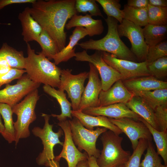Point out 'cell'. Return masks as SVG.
Returning a JSON list of instances; mask_svg holds the SVG:
<instances>
[{"label": "cell", "instance_id": "1", "mask_svg": "<svg viewBox=\"0 0 167 167\" xmlns=\"http://www.w3.org/2000/svg\"><path fill=\"white\" fill-rule=\"evenodd\" d=\"M75 1L38 0L31 7H28L31 16L54 40L59 51L66 46V22L77 13Z\"/></svg>", "mask_w": 167, "mask_h": 167}, {"label": "cell", "instance_id": "2", "mask_svg": "<svg viewBox=\"0 0 167 167\" xmlns=\"http://www.w3.org/2000/svg\"><path fill=\"white\" fill-rule=\"evenodd\" d=\"M27 51L24 69L29 78L35 83L59 88L62 69L41 52L36 54L28 43Z\"/></svg>", "mask_w": 167, "mask_h": 167}, {"label": "cell", "instance_id": "3", "mask_svg": "<svg viewBox=\"0 0 167 167\" xmlns=\"http://www.w3.org/2000/svg\"><path fill=\"white\" fill-rule=\"evenodd\" d=\"M105 20L107 25L108 32L104 37L98 40L90 39L77 45L86 50L105 52L118 58L136 62V58L118 35L117 28L118 21L108 16L105 19Z\"/></svg>", "mask_w": 167, "mask_h": 167}, {"label": "cell", "instance_id": "4", "mask_svg": "<svg viewBox=\"0 0 167 167\" xmlns=\"http://www.w3.org/2000/svg\"><path fill=\"white\" fill-rule=\"evenodd\" d=\"M109 130L102 134L101 140L103 149L96 159L100 167H115L125 165L131 155L129 151L124 150L122 146L123 138Z\"/></svg>", "mask_w": 167, "mask_h": 167}, {"label": "cell", "instance_id": "5", "mask_svg": "<svg viewBox=\"0 0 167 167\" xmlns=\"http://www.w3.org/2000/svg\"><path fill=\"white\" fill-rule=\"evenodd\" d=\"M40 96L38 89H36L27 95L20 102L11 107L13 113L17 116V120L14 122L16 146L20 139L30 136L29 126L36 119L35 109Z\"/></svg>", "mask_w": 167, "mask_h": 167}, {"label": "cell", "instance_id": "6", "mask_svg": "<svg viewBox=\"0 0 167 167\" xmlns=\"http://www.w3.org/2000/svg\"><path fill=\"white\" fill-rule=\"evenodd\" d=\"M41 116L45 120L43 128L35 127L32 130V132L35 136L41 139L43 146L42 152L36 158V163L39 165H44L47 166L49 161L55 159L54 152V146L57 144L62 146L63 145V143L59 140V138L63 135V131L60 128L58 132H54L53 130V125L49 123L51 115L42 113Z\"/></svg>", "mask_w": 167, "mask_h": 167}, {"label": "cell", "instance_id": "7", "mask_svg": "<svg viewBox=\"0 0 167 167\" xmlns=\"http://www.w3.org/2000/svg\"><path fill=\"white\" fill-rule=\"evenodd\" d=\"M73 141L80 151L84 150L88 157L93 156L97 159L101 151L97 148L96 143L99 136L108 129L97 127L95 130H90L85 128L76 118L73 117L69 120Z\"/></svg>", "mask_w": 167, "mask_h": 167}, {"label": "cell", "instance_id": "8", "mask_svg": "<svg viewBox=\"0 0 167 167\" xmlns=\"http://www.w3.org/2000/svg\"><path fill=\"white\" fill-rule=\"evenodd\" d=\"M102 55L105 62L120 74L122 81L151 75L146 61L137 62L120 59L112 54L104 51H102Z\"/></svg>", "mask_w": 167, "mask_h": 167}, {"label": "cell", "instance_id": "9", "mask_svg": "<svg viewBox=\"0 0 167 167\" xmlns=\"http://www.w3.org/2000/svg\"><path fill=\"white\" fill-rule=\"evenodd\" d=\"M75 57L76 61L88 62L95 67L101 78L103 91H106L115 82L121 79L120 74L104 61L101 51H96L93 54L89 55L84 50L75 53Z\"/></svg>", "mask_w": 167, "mask_h": 167}, {"label": "cell", "instance_id": "10", "mask_svg": "<svg viewBox=\"0 0 167 167\" xmlns=\"http://www.w3.org/2000/svg\"><path fill=\"white\" fill-rule=\"evenodd\" d=\"M72 70H62L60 84L59 89L66 91L71 101L73 110L78 111L82 94L84 89V83L88 78L89 72L84 71L77 75H73Z\"/></svg>", "mask_w": 167, "mask_h": 167}, {"label": "cell", "instance_id": "11", "mask_svg": "<svg viewBox=\"0 0 167 167\" xmlns=\"http://www.w3.org/2000/svg\"><path fill=\"white\" fill-rule=\"evenodd\" d=\"M117 28L120 37H126L130 41V50L136 59L141 62L145 61L149 46L145 41L141 27L123 19Z\"/></svg>", "mask_w": 167, "mask_h": 167}, {"label": "cell", "instance_id": "12", "mask_svg": "<svg viewBox=\"0 0 167 167\" xmlns=\"http://www.w3.org/2000/svg\"><path fill=\"white\" fill-rule=\"evenodd\" d=\"M40 85L32 81L27 74L23 75L16 84H6L4 89L0 90V103L7 104L12 107L24 97L38 89Z\"/></svg>", "mask_w": 167, "mask_h": 167}, {"label": "cell", "instance_id": "13", "mask_svg": "<svg viewBox=\"0 0 167 167\" xmlns=\"http://www.w3.org/2000/svg\"><path fill=\"white\" fill-rule=\"evenodd\" d=\"M108 118L112 123L127 136L131 142L133 150L137 146L140 139H145L148 141H152L151 133L147 126L142 122L128 118L117 119Z\"/></svg>", "mask_w": 167, "mask_h": 167}, {"label": "cell", "instance_id": "14", "mask_svg": "<svg viewBox=\"0 0 167 167\" xmlns=\"http://www.w3.org/2000/svg\"><path fill=\"white\" fill-rule=\"evenodd\" d=\"M57 124L63 130L65 139L62 151L54 160L59 162L63 158L66 161L68 167H76L79 161L88 159V155L85 152L82 153L76 147L72 137L69 120L59 122Z\"/></svg>", "mask_w": 167, "mask_h": 167}, {"label": "cell", "instance_id": "15", "mask_svg": "<svg viewBox=\"0 0 167 167\" xmlns=\"http://www.w3.org/2000/svg\"><path fill=\"white\" fill-rule=\"evenodd\" d=\"M89 65L88 81L82 95L78 110L79 111H82L88 107L99 106V96L102 90L101 82L96 68L90 63Z\"/></svg>", "mask_w": 167, "mask_h": 167}, {"label": "cell", "instance_id": "16", "mask_svg": "<svg viewBox=\"0 0 167 167\" xmlns=\"http://www.w3.org/2000/svg\"><path fill=\"white\" fill-rule=\"evenodd\" d=\"M82 112L91 116H103L115 119L128 118L139 121L141 117L129 109L124 103H116L96 107H88Z\"/></svg>", "mask_w": 167, "mask_h": 167}, {"label": "cell", "instance_id": "17", "mask_svg": "<svg viewBox=\"0 0 167 167\" xmlns=\"http://www.w3.org/2000/svg\"><path fill=\"white\" fill-rule=\"evenodd\" d=\"M134 96L120 79L105 91L102 90L99 96V106L118 103H126Z\"/></svg>", "mask_w": 167, "mask_h": 167}, {"label": "cell", "instance_id": "18", "mask_svg": "<svg viewBox=\"0 0 167 167\" xmlns=\"http://www.w3.org/2000/svg\"><path fill=\"white\" fill-rule=\"evenodd\" d=\"M72 117L77 118L86 128L93 130L95 127L105 128L120 135L122 133L120 130L112 123L108 118L103 116H93L86 114L81 111L71 110Z\"/></svg>", "mask_w": 167, "mask_h": 167}, {"label": "cell", "instance_id": "19", "mask_svg": "<svg viewBox=\"0 0 167 167\" xmlns=\"http://www.w3.org/2000/svg\"><path fill=\"white\" fill-rule=\"evenodd\" d=\"M132 93L167 88V82L159 80L152 75L141 77L122 81Z\"/></svg>", "mask_w": 167, "mask_h": 167}, {"label": "cell", "instance_id": "20", "mask_svg": "<svg viewBox=\"0 0 167 167\" xmlns=\"http://www.w3.org/2000/svg\"><path fill=\"white\" fill-rule=\"evenodd\" d=\"M88 35L87 30L84 27H76L70 37L68 44L57 54L50 56L48 59H53L57 65L62 62L67 61L75 56V46L78 42L86 36Z\"/></svg>", "mask_w": 167, "mask_h": 167}, {"label": "cell", "instance_id": "21", "mask_svg": "<svg viewBox=\"0 0 167 167\" xmlns=\"http://www.w3.org/2000/svg\"><path fill=\"white\" fill-rule=\"evenodd\" d=\"M84 27L88 35L92 36L101 34L104 30V27L101 19H94L90 15H74L66 24L65 27L69 30L74 27Z\"/></svg>", "mask_w": 167, "mask_h": 167}, {"label": "cell", "instance_id": "22", "mask_svg": "<svg viewBox=\"0 0 167 167\" xmlns=\"http://www.w3.org/2000/svg\"><path fill=\"white\" fill-rule=\"evenodd\" d=\"M18 18L22 26V35L24 41L27 43L31 41H36L43 29L31 16L28 7L19 13Z\"/></svg>", "mask_w": 167, "mask_h": 167}, {"label": "cell", "instance_id": "23", "mask_svg": "<svg viewBox=\"0 0 167 167\" xmlns=\"http://www.w3.org/2000/svg\"><path fill=\"white\" fill-rule=\"evenodd\" d=\"M125 104L129 109L143 118L152 127L160 131L154 110L140 97L134 95Z\"/></svg>", "mask_w": 167, "mask_h": 167}, {"label": "cell", "instance_id": "24", "mask_svg": "<svg viewBox=\"0 0 167 167\" xmlns=\"http://www.w3.org/2000/svg\"><path fill=\"white\" fill-rule=\"evenodd\" d=\"M43 88L44 92L57 100L60 106L61 113L59 115L52 114L51 116L56 117L59 122L65 121L67 118L71 119V104L66 98L64 91L56 90L49 85H44Z\"/></svg>", "mask_w": 167, "mask_h": 167}, {"label": "cell", "instance_id": "25", "mask_svg": "<svg viewBox=\"0 0 167 167\" xmlns=\"http://www.w3.org/2000/svg\"><path fill=\"white\" fill-rule=\"evenodd\" d=\"M0 58L4 59L11 68L24 69L25 58L23 52L16 50L6 43H3L0 49Z\"/></svg>", "mask_w": 167, "mask_h": 167}, {"label": "cell", "instance_id": "26", "mask_svg": "<svg viewBox=\"0 0 167 167\" xmlns=\"http://www.w3.org/2000/svg\"><path fill=\"white\" fill-rule=\"evenodd\" d=\"M132 93L140 97L154 110L158 106L167 105V88Z\"/></svg>", "mask_w": 167, "mask_h": 167}, {"label": "cell", "instance_id": "27", "mask_svg": "<svg viewBox=\"0 0 167 167\" xmlns=\"http://www.w3.org/2000/svg\"><path fill=\"white\" fill-rule=\"evenodd\" d=\"M145 41L149 46L155 45L166 39L167 25H155L148 24L143 28Z\"/></svg>", "mask_w": 167, "mask_h": 167}, {"label": "cell", "instance_id": "28", "mask_svg": "<svg viewBox=\"0 0 167 167\" xmlns=\"http://www.w3.org/2000/svg\"><path fill=\"white\" fill-rule=\"evenodd\" d=\"M13 113L11 107L10 105L0 103V114L3 119L4 127V131L1 135L9 143L15 140Z\"/></svg>", "mask_w": 167, "mask_h": 167}, {"label": "cell", "instance_id": "29", "mask_svg": "<svg viewBox=\"0 0 167 167\" xmlns=\"http://www.w3.org/2000/svg\"><path fill=\"white\" fill-rule=\"evenodd\" d=\"M139 121L143 123L149 129L156 145L157 153L163 159L165 165L167 166V131L156 130L141 117Z\"/></svg>", "mask_w": 167, "mask_h": 167}, {"label": "cell", "instance_id": "30", "mask_svg": "<svg viewBox=\"0 0 167 167\" xmlns=\"http://www.w3.org/2000/svg\"><path fill=\"white\" fill-rule=\"evenodd\" d=\"M122 10L123 19L127 20L141 27H144L148 24V8H135L126 4Z\"/></svg>", "mask_w": 167, "mask_h": 167}, {"label": "cell", "instance_id": "31", "mask_svg": "<svg viewBox=\"0 0 167 167\" xmlns=\"http://www.w3.org/2000/svg\"><path fill=\"white\" fill-rule=\"evenodd\" d=\"M102 7L107 16L112 17L121 23L123 19V13L121 10L119 0H96Z\"/></svg>", "mask_w": 167, "mask_h": 167}, {"label": "cell", "instance_id": "32", "mask_svg": "<svg viewBox=\"0 0 167 167\" xmlns=\"http://www.w3.org/2000/svg\"><path fill=\"white\" fill-rule=\"evenodd\" d=\"M36 41L38 43L41 48L42 50L41 52L48 58L59 52L55 41L43 29Z\"/></svg>", "mask_w": 167, "mask_h": 167}, {"label": "cell", "instance_id": "33", "mask_svg": "<svg viewBox=\"0 0 167 167\" xmlns=\"http://www.w3.org/2000/svg\"><path fill=\"white\" fill-rule=\"evenodd\" d=\"M148 23L158 26L167 25V7H159L148 4Z\"/></svg>", "mask_w": 167, "mask_h": 167}, {"label": "cell", "instance_id": "34", "mask_svg": "<svg viewBox=\"0 0 167 167\" xmlns=\"http://www.w3.org/2000/svg\"><path fill=\"white\" fill-rule=\"evenodd\" d=\"M155 150L151 141H148L147 152L140 167H167L161 163V159Z\"/></svg>", "mask_w": 167, "mask_h": 167}, {"label": "cell", "instance_id": "35", "mask_svg": "<svg viewBox=\"0 0 167 167\" xmlns=\"http://www.w3.org/2000/svg\"><path fill=\"white\" fill-rule=\"evenodd\" d=\"M95 0H76L75 8L77 12H88L92 16H103Z\"/></svg>", "mask_w": 167, "mask_h": 167}, {"label": "cell", "instance_id": "36", "mask_svg": "<svg viewBox=\"0 0 167 167\" xmlns=\"http://www.w3.org/2000/svg\"><path fill=\"white\" fill-rule=\"evenodd\" d=\"M151 75L155 78L161 79L167 76V57L159 58L148 65Z\"/></svg>", "mask_w": 167, "mask_h": 167}, {"label": "cell", "instance_id": "37", "mask_svg": "<svg viewBox=\"0 0 167 167\" xmlns=\"http://www.w3.org/2000/svg\"><path fill=\"white\" fill-rule=\"evenodd\" d=\"M148 141L145 139L139 140L137 146L133 150L128 161L125 165V167H140L141 156L148 145Z\"/></svg>", "mask_w": 167, "mask_h": 167}, {"label": "cell", "instance_id": "38", "mask_svg": "<svg viewBox=\"0 0 167 167\" xmlns=\"http://www.w3.org/2000/svg\"><path fill=\"white\" fill-rule=\"evenodd\" d=\"M167 57V41H163L153 46L149 47L146 60L150 64L156 60Z\"/></svg>", "mask_w": 167, "mask_h": 167}, {"label": "cell", "instance_id": "39", "mask_svg": "<svg viewBox=\"0 0 167 167\" xmlns=\"http://www.w3.org/2000/svg\"><path fill=\"white\" fill-rule=\"evenodd\" d=\"M154 111L160 131H167V105L158 106Z\"/></svg>", "mask_w": 167, "mask_h": 167}, {"label": "cell", "instance_id": "40", "mask_svg": "<svg viewBox=\"0 0 167 167\" xmlns=\"http://www.w3.org/2000/svg\"><path fill=\"white\" fill-rule=\"evenodd\" d=\"M26 72L25 70L11 68L6 74L0 76V88L4 84H7L12 80L19 79Z\"/></svg>", "mask_w": 167, "mask_h": 167}, {"label": "cell", "instance_id": "41", "mask_svg": "<svg viewBox=\"0 0 167 167\" xmlns=\"http://www.w3.org/2000/svg\"><path fill=\"white\" fill-rule=\"evenodd\" d=\"M148 0H128L127 5L130 7L137 9L148 8Z\"/></svg>", "mask_w": 167, "mask_h": 167}, {"label": "cell", "instance_id": "42", "mask_svg": "<svg viewBox=\"0 0 167 167\" xmlns=\"http://www.w3.org/2000/svg\"><path fill=\"white\" fill-rule=\"evenodd\" d=\"M36 0H0V10L5 6L12 4L31 3L36 2Z\"/></svg>", "mask_w": 167, "mask_h": 167}, {"label": "cell", "instance_id": "43", "mask_svg": "<svg viewBox=\"0 0 167 167\" xmlns=\"http://www.w3.org/2000/svg\"><path fill=\"white\" fill-rule=\"evenodd\" d=\"M11 68L6 61L2 58H0V76L6 74Z\"/></svg>", "mask_w": 167, "mask_h": 167}, {"label": "cell", "instance_id": "44", "mask_svg": "<svg viewBox=\"0 0 167 167\" xmlns=\"http://www.w3.org/2000/svg\"><path fill=\"white\" fill-rule=\"evenodd\" d=\"M148 4L159 7H167V0H148Z\"/></svg>", "mask_w": 167, "mask_h": 167}, {"label": "cell", "instance_id": "45", "mask_svg": "<svg viewBox=\"0 0 167 167\" xmlns=\"http://www.w3.org/2000/svg\"><path fill=\"white\" fill-rule=\"evenodd\" d=\"M96 159L93 156L88 157V160L89 167H100L97 164Z\"/></svg>", "mask_w": 167, "mask_h": 167}, {"label": "cell", "instance_id": "46", "mask_svg": "<svg viewBox=\"0 0 167 167\" xmlns=\"http://www.w3.org/2000/svg\"><path fill=\"white\" fill-rule=\"evenodd\" d=\"M48 167H60L59 162L54 160H50L48 162L47 166Z\"/></svg>", "mask_w": 167, "mask_h": 167}, {"label": "cell", "instance_id": "47", "mask_svg": "<svg viewBox=\"0 0 167 167\" xmlns=\"http://www.w3.org/2000/svg\"><path fill=\"white\" fill-rule=\"evenodd\" d=\"M76 167H89L88 159L79 161L77 164Z\"/></svg>", "mask_w": 167, "mask_h": 167}, {"label": "cell", "instance_id": "48", "mask_svg": "<svg viewBox=\"0 0 167 167\" xmlns=\"http://www.w3.org/2000/svg\"><path fill=\"white\" fill-rule=\"evenodd\" d=\"M4 124H3L2 121L0 114V134H2L4 131Z\"/></svg>", "mask_w": 167, "mask_h": 167}, {"label": "cell", "instance_id": "49", "mask_svg": "<svg viewBox=\"0 0 167 167\" xmlns=\"http://www.w3.org/2000/svg\"><path fill=\"white\" fill-rule=\"evenodd\" d=\"M115 167H125V165H121L119 166H118Z\"/></svg>", "mask_w": 167, "mask_h": 167}, {"label": "cell", "instance_id": "50", "mask_svg": "<svg viewBox=\"0 0 167 167\" xmlns=\"http://www.w3.org/2000/svg\"><path fill=\"white\" fill-rule=\"evenodd\" d=\"M0 24H2L0 23Z\"/></svg>", "mask_w": 167, "mask_h": 167}]
</instances>
